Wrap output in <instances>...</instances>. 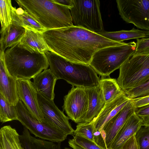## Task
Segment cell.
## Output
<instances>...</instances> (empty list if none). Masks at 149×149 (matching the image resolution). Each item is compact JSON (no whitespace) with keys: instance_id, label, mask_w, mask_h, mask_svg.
<instances>
[{"instance_id":"cell-1","label":"cell","mask_w":149,"mask_h":149,"mask_svg":"<svg viewBox=\"0 0 149 149\" xmlns=\"http://www.w3.org/2000/svg\"><path fill=\"white\" fill-rule=\"evenodd\" d=\"M42 34L51 51L71 62L88 65L98 50L125 43L74 25L46 30Z\"/></svg>"},{"instance_id":"cell-2","label":"cell","mask_w":149,"mask_h":149,"mask_svg":"<svg viewBox=\"0 0 149 149\" xmlns=\"http://www.w3.org/2000/svg\"><path fill=\"white\" fill-rule=\"evenodd\" d=\"M22 8L47 30L72 26L70 9L52 0H16Z\"/></svg>"},{"instance_id":"cell-3","label":"cell","mask_w":149,"mask_h":149,"mask_svg":"<svg viewBox=\"0 0 149 149\" xmlns=\"http://www.w3.org/2000/svg\"><path fill=\"white\" fill-rule=\"evenodd\" d=\"M4 60L8 72L17 80L33 79L49 66L45 53H31L18 44L4 52Z\"/></svg>"},{"instance_id":"cell-4","label":"cell","mask_w":149,"mask_h":149,"mask_svg":"<svg viewBox=\"0 0 149 149\" xmlns=\"http://www.w3.org/2000/svg\"><path fill=\"white\" fill-rule=\"evenodd\" d=\"M45 54L49 69L57 80L63 79L73 86L84 88L99 84V78L89 65L71 62L50 51Z\"/></svg>"},{"instance_id":"cell-5","label":"cell","mask_w":149,"mask_h":149,"mask_svg":"<svg viewBox=\"0 0 149 149\" xmlns=\"http://www.w3.org/2000/svg\"><path fill=\"white\" fill-rule=\"evenodd\" d=\"M136 47L133 41L101 49L93 54L89 65L97 74L103 77L109 76L132 56Z\"/></svg>"},{"instance_id":"cell-6","label":"cell","mask_w":149,"mask_h":149,"mask_svg":"<svg viewBox=\"0 0 149 149\" xmlns=\"http://www.w3.org/2000/svg\"><path fill=\"white\" fill-rule=\"evenodd\" d=\"M119 69L117 81L123 91L145 83L149 80V53L132 56Z\"/></svg>"},{"instance_id":"cell-7","label":"cell","mask_w":149,"mask_h":149,"mask_svg":"<svg viewBox=\"0 0 149 149\" xmlns=\"http://www.w3.org/2000/svg\"><path fill=\"white\" fill-rule=\"evenodd\" d=\"M99 0H72L70 9L74 25L98 33L104 31Z\"/></svg>"},{"instance_id":"cell-8","label":"cell","mask_w":149,"mask_h":149,"mask_svg":"<svg viewBox=\"0 0 149 149\" xmlns=\"http://www.w3.org/2000/svg\"><path fill=\"white\" fill-rule=\"evenodd\" d=\"M15 107L17 120L36 137L56 143H61L67 138L68 135L63 132L44 120L41 122L36 119L20 100Z\"/></svg>"},{"instance_id":"cell-9","label":"cell","mask_w":149,"mask_h":149,"mask_svg":"<svg viewBox=\"0 0 149 149\" xmlns=\"http://www.w3.org/2000/svg\"><path fill=\"white\" fill-rule=\"evenodd\" d=\"M119 15L125 21L149 31V0H117Z\"/></svg>"},{"instance_id":"cell-10","label":"cell","mask_w":149,"mask_h":149,"mask_svg":"<svg viewBox=\"0 0 149 149\" xmlns=\"http://www.w3.org/2000/svg\"><path fill=\"white\" fill-rule=\"evenodd\" d=\"M88 97L84 87L72 86L64 96L62 107L69 119L76 123L82 122L87 111Z\"/></svg>"},{"instance_id":"cell-11","label":"cell","mask_w":149,"mask_h":149,"mask_svg":"<svg viewBox=\"0 0 149 149\" xmlns=\"http://www.w3.org/2000/svg\"><path fill=\"white\" fill-rule=\"evenodd\" d=\"M37 95L44 120L68 135H73L74 130L69 122L68 117L58 108L54 101L49 100L39 93H38Z\"/></svg>"},{"instance_id":"cell-12","label":"cell","mask_w":149,"mask_h":149,"mask_svg":"<svg viewBox=\"0 0 149 149\" xmlns=\"http://www.w3.org/2000/svg\"><path fill=\"white\" fill-rule=\"evenodd\" d=\"M136 109L131 99L121 110L99 131L107 149L109 148L118 132L128 119L135 112Z\"/></svg>"},{"instance_id":"cell-13","label":"cell","mask_w":149,"mask_h":149,"mask_svg":"<svg viewBox=\"0 0 149 149\" xmlns=\"http://www.w3.org/2000/svg\"><path fill=\"white\" fill-rule=\"evenodd\" d=\"M17 91L19 99L33 116L43 122L44 118L40 107L38 92L30 79L17 80Z\"/></svg>"},{"instance_id":"cell-14","label":"cell","mask_w":149,"mask_h":149,"mask_svg":"<svg viewBox=\"0 0 149 149\" xmlns=\"http://www.w3.org/2000/svg\"><path fill=\"white\" fill-rule=\"evenodd\" d=\"M0 94L11 105L15 106L19 99L17 81L8 72L5 63L4 52L0 51Z\"/></svg>"},{"instance_id":"cell-15","label":"cell","mask_w":149,"mask_h":149,"mask_svg":"<svg viewBox=\"0 0 149 149\" xmlns=\"http://www.w3.org/2000/svg\"><path fill=\"white\" fill-rule=\"evenodd\" d=\"M130 100L123 91L112 101L105 103L99 114L92 120L95 131L100 130L121 110Z\"/></svg>"},{"instance_id":"cell-16","label":"cell","mask_w":149,"mask_h":149,"mask_svg":"<svg viewBox=\"0 0 149 149\" xmlns=\"http://www.w3.org/2000/svg\"><path fill=\"white\" fill-rule=\"evenodd\" d=\"M143 126V121L135 112L120 129L109 149H121L125 143Z\"/></svg>"},{"instance_id":"cell-17","label":"cell","mask_w":149,"mask_h":149,"mask_svg":"<svg viewBox=\"0 0 149 149\" xmlns=\"http://www.w3.org/2000/svg\"><path fill=\"white\" fill-rule=\"evenodd\" d=\"M85 88L88 95V106L82 122L89 123L99 114L104 107L105 102L99 84Z\"/></svg>"},{"instance_id":"cell-18","label":"cell","mask_w":149,"mask_h":149,"mask_svg":"<svg viewBox=\"0 0 149 149\" xmlns=\"http://www.w3.org/2000/svg\"><path fill=\"white\" fill-rule=\"evenodd\" d=\"M56 77L50 69L44 70L33 78V83L38 93L54 101Z\"/></svg>"},{"instance_id":"cell-19","label":"cell","mask_w":149,"mask_h":149,"mask_svg":"<svg viewBox=\"0 0 149 149\" xmlns=\"http://www.w3.org/2000/svg\"><path fill=\"white\" fill-rule=\"evenodd\" d=\"M18 45L33 53L51 51L42 33L27 29Z\"/></svg>"},{"instance_id":"cell-20","label":"cell","mask_w":149,"mask_h":149,"mask_svg":"<svg viewBox=\"0 0 149 149\" xmlns=\"http://www.w3.org/2000/svg\"><path fill=\"white\" fill-rule=\"evenodd\" d=\"M26 29L12 21L10 24L1 33L0 51L18 44L24 36Z\"/></svg>"},{"instance_id":"cell-21","label":"cell","mask_w":149,"mask_h":149,"mask_svg":"<svg viewBox=\"0 0 149 149\" xmlns=\"http://www.w3.org/2000/svg\"><path fill=\"white\" fill-rule=\"evenodd\" d=\"M20 139L24 149H61V143L54 142L33 136L24 127L22 134L20 135Z\"/></svg>"},{"instance_id":"cell-22","label":"cell","mask_w":149,"mask_h":149,"mask_svg":"<svg viewBox=\"0 0 149 149\" xmlns=\"http://www.w3.org/2000/svg\"><path fill=\"white\" fill-rule=\"evenodd\" d=\"M11 13L12 20L25 29L42 34L47 30L21 8L16 9L13 6Z\"/></svg>"},{"instance_id":"cell-23","label":"cell","mask_w":149,"mask_h":149,"mask_svg":"<svg viewBox=\"0 0 149 149\" xmlns=\"http://www.w3.org/2000/svg\"><path fill=\"white\" fill-rule=\"evenodd\" d=\"M0 149H24L17 130L10 125L0 130Z\"/></svg>"},{"instance_id":"cell-24","label":"cell","mask_w":149,"mask_h":149,"mask_svg":"<svg viewBox=\"0 0 149 149\" xmlns=\"http://www.w3.org/2000/svg\"><path fill=\"white\" fill-rule=\"evenodd\" d=\"M97 34L110 40L118 42L133 39L149 37V31L134 28L130 30H122L114 32L104 31Z\"/></svg>"},{"instance_id":"cell-25","label":"cell","mask_w":149,"mask_h":149,"mask_svg":"<svg viewBox=\"0 0 149 149\" xmlns=\"http://www.w3.org/2000/svg\"><path fill=\"white\" fill-rule=\"evenodd\" d=\"M99 84L102 90L105 103L112 101L123 92L115 79L103 78L100 80Z\"/></svg>"},{"instance_id":"cell-26","label":"cell","mask_w":149,"mask_h":149,"mask_svg":"<svg viewBox=\"0 0 149 149\" xmlns=\"http://www.w3.org/2000/svg\"><path fill=\"white\" fill-rule=\"evenodd\" d=\"M17 116L14 106L10 105L0 94V120L2 123L17 120Z\"/></svg>"},{"instance_id":"cell-27","label":"cell","mask_w":149,"mask_h":149,"mask_svg":"<svg viewBox=\"0 0 149 149\" xmlns=\"http://www.w3.org/2000/svg\"><path fill=\"white\" fill-rule=\"evenodd\" d=\"M11 1L0 0V17L1 24V34L11 24L12 21Z\"/></svg>"},{"instance_id":"cell-28","label":"cell","mask_w":149,"mask_h":149,"mask_svg":"<svg viewBox=\"0 0 149 149\" xmlns=\"http://www.w3.org/2000/svg\"><path fill=\"white\" fill-rule=\"evenodd\" d=\"M95 127L92 121L89 123L81 122L77 124L73 135L84 137L95 143Z\"/></svg>"},{"instance_id":"cell-29","label":"cell","mask_w":149,"mask_h":149,"mask_svg":"<svg viewBox=\"0 0 149 149\" xmlns=\"http://www.w3.org/2000/svg\"><path fill=\"white\" fill-rule=\"evenodd\" d=\"M124 92L130 99L149 95V80L137 87L125 91Z\"/></svg>"},{"instance_id":"cell-30","label":"cell","mask_w":149,"mask_h":149,"mask_svg":"<svg viewBox=\"0 0 149 149\" xmlns=\"http://www.w3.org/2000/svg\"><path fill=\"white\" fill-rule=\"evenodd\" d=\"M135 136L139 149H149V127L142 126Z\"/></svg>"},{"instance_id":"cell-31","label":"cell","mask_w":149,"mask_h":149,"mask_svg":"<svg viewBox=\"0 0 149 149\" xmlns=\"http://www.w3.org/2000/svg\"><path fill=\"white\" fill-rule=\"evenodd\" d=\"M73 139L76 143L85 149H106L94 142L81 136L73 135Z\"/></svg>"},{"instance_id":"cell-32","label":"cell","mask_w":149,"mask_h":149,"mask_svg":"<svg viewBox=\"0 0 149 149\" xmlns=\"http://www.w3.org/2000/svg\"><path fill=\"white\" fill-rule=\"evenodd\" d=\"M136 47L132 56L149 53V37L136 39Z\"/></svg>"},{"instance_id":"cell-33","label":"cell","mask_w":149,"mask_h":149,"mask_svg":"<svg viewBox=\"0 0 149 149\" xmlns=\"http://www.w3.org/2000/svg\"><path fill=\"white\" fill-rule=\"evenodd\" d=\"M135 113L141 119L143 123L149 122V104L136 108Z\"/></svg>"},{"instance_id":"cell-34","label":"cell","mask_w":149,"mask_h":149,"mask_svg":"<svg viewBox=\"0 0 149 149\" xmlns=\"http://www.w3.org/2000/svg\"><path fill=\"white\" fill-rule=\"evenodd\" d=\"M132 100L136 108L149 104V95L134 99Z\"/></svg>"},{"instance_id":"cell-35","label":"cell","mask_w":149,"mask_h":149,"mask_svg":"<svg viewBox=\"0 0 149 149\" xmlns=\"http://www.w3.org/2000/svg\"><path fill=\"white\" fill-rule=\"evenodd\" d=\"M135 135L132 136L125 143L121 149H139Z\"/></svg>"},{"instance_id":"cell-36","label":"cell","mask_w":149,"mask_h":149,"mask_svg":"<svg viewBox=\"0 0 149 149\" xmlns=\"http://www.w3.org/2000/svg\"><path fill=\"white\" fill-rule=\"evenodd\" d=\"M54 3L67 7L70 9L72 6V0H52Z\"/></svg>"},{"instance_id":"cell-37","label":"cell","mask_w":149,"mask_h":149,"mask_svg":"<svg viewBox=\"0 0 149 149\" xmlns=\"http://www.w3.org/2000/svg\"><path fill=\"white\" fill-rule=\"evenodd\" d=\"M68 143L69 146L73 149H85L76 143L73 139H69Z\"/></svg>"},{"instance_id":"cell-38","label":"cell","mask_w":149,"mask_h":149,"mask_svg":"<svg viewBox=\"0 0 149 149\" xmlns=\"http://www.w3.org/2000/svg\"><path fill=\"white\" fill-rule=\"evenodd\" d=\"M143 126L149 127V122L143 123Z\"/></svg>"},{"instance_id":"cell-39","label":"cell","mask_w":149,"mask_h":149,"mask_svg":"<svg viewBox=\"0 0 149 149\" xmlns=\"http://www.w3.org/2000/svg\"><path fill=\"white\" fill-rule=\"evenodd\" d=\"M63 149H73L72 148H72H67V147H65Z\"/></svg>"}]
</instances>
